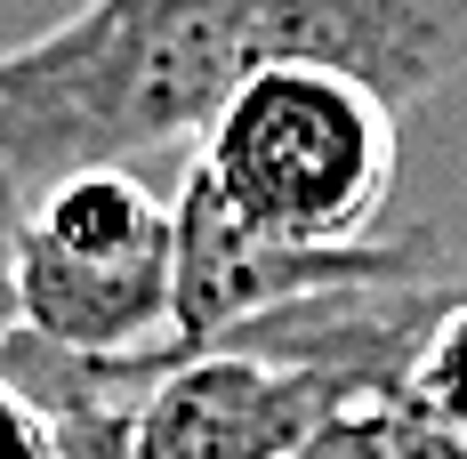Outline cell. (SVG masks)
Instances as JSON below:
<instances>
[{
    "label": "cell",
    "instance_id": "obj_3",
    "mask_svg": "<svg viewBox=\"0 0 467 459\" xmlns=\"http://www.w3.org/2000/svg\"><path fill=\"white\" fill-rule=\"evenodd\" d=\"M178 226L138 170H65L16 218V330L73 355L170 339Z\"/></svg>",
    "mask_w": 467,
    "mask_h": 459
},
{
    "label": "cell",
    "instance_id": "obj_5",
    "mask_svg": "<svg viewBox=\"0 0 467 459\" xmlns=\"http://www.w3.org/2000/svg\"><path fill=\"white\" fill-rule=\"evenodd\" d=\"M178 226V282H170V339H218L250 315H275L290 298L315 290H347V282H395V275H427L435 242L403 234V242H298V234H266L250 218H234L202 178L178 185L170 202Z\"/></svg>",
    "mask_w": 467,
    "mask_h": 459
},
{
    "label": "cell",
    "instance_id": "obj_2",
    "mask_svg": "<svg viewBox=\"0 0 467 459\" xmlns=\"http://www.w3.org/2000/svg\"><path fill=\"white\" fill-rule=\"evenodd\" d=\"M395 105L330 65H258L193 138V170L234 218L298 242H371L395 193Z\"/></svg>",
    "mask_w": 467,
    "mask_h": 459
},
{
    "label": "cell",
    "instance_id": "obj_4",
    "mask_svg": "<svg viewBox=\"0 0 467 459\" xmlns=\"http://www.w3.org/2000/svg\"><path fill=\"white\" fill-rule=\"evenodd\" d=\"M347 403L371 395L330 363L250 339H161L130 412V459H290Z\"/></svg>",
    "mask_w": 467,
    "mask_h": 459
},
{
    "label": "cell",
    "instance_id": "obj_1",
    "mask_svg": "<svg viewBox=\"0 0 467 459\" xmlns=\"http://www.w3.org/2000/svg\"><path fill=\"white\" fill-rule=\"evenodd\" d=\"M258 65H330L403 113L467 65V0H81L0 48V178L193 145Z\"/></svg>",
    "mask_w": 467,
    "mask_h": 459
}]
</instances>
